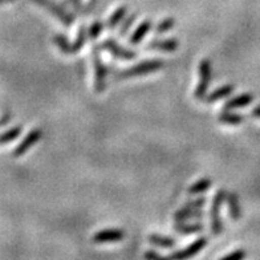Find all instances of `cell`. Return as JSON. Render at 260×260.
<instances>
[{
  "label": "cell",
  "mask_w": 260,
  "mask_h": 260,
  "mask_svg": "<svg viewBox=\"0 0 260 260\" xmlns=\"http://www.w3.org/2000/svg\"><path fill=\"white\" fill-rule=\"evenodd\" d=\"M149 242L153 246L161 247V248H173L175 246V239L171 236L159 235V234H151L149 236Z\"/></svg>",
  "instance_id": "cell-20"
},
{
  "label": "cell",
  "mask_w": 260,
  "mask_h": 260,
  "mask_svg": "<svg viewBox=\"0 0 260 260\" xmlns=\"http://www.w3.org/2000/svg\"><path fill=\"white\" fill-rule=\"evenodd\" d=\"M178 40L177 39H165V40H151L150 43H147L145 49L146 51H158V52H175L178 48Z\"/></svg>",
  "instance_id": "cell-11"
},
{
  "label": "cell",
  "mask_w": 260,
  "mask_h": 260,
  "mask_svg": "<svg viewBox=\"0 0 260 260\" xmlns=\"http://www.w3.org/2000/svg\"><path fill=\"white\" fill-rule=\"evenodd\" d=\"M21 132H23V126H21V125H17V126H14L11 127V129L6 130L4 133L0 134V146L10 144V142L16 140V138L21 134Z\"/></svg>",
  "instance_id": "cell-21"
},
{
  "label": "cell",
  "mask_w": 260,
  "mask_h": 260,
  "mask_svg": "<svg viewBox=\"0 0 260 260\" xmlns=\"http://www.w3.org/2000/svg\"><path fill=\"white\" fill-rule=\"evenodd\" d=\"M165 67V62L162 60H145L138 64L130 67V68L122 69L120 72H117L116 77L117 80H126V79H133V77H138V76H145L150 75V73H155L158 71H161Z\"/></svg>",
  "instance_id": "cell-1"
},
{
  "label": "cell",
  "mask_w": 260,
  "mask_h": 260,
  "mask_svg": "<svg viewBox=\"0 0 260 260\" xmlns=\"http://www.w3.org/2000/svg\"><path fill=\"white\" fill-rule=\"evenodd\" d=\"M92 57L93 67H94V90L96 93H103L106 88L108 69L101 58V48L97 44L92 47Z\"/></svg>",
  "instance_id": "cell-5"
},
{
  "label": "cell",
  "mask_w": 260,
  "mask_h": 260,
  "mask_svg": "<svg viewBox=\"0 0 260 260\" xmlns=\"http://www.w3.org/2000/svg\"><path fill=\"white\" fill-rule=\"evenodd\" d=\"M212 185V181L210 178H202L197 181L195 183H192L190 187H188L187 192L190 195H198V194H202L205 192L206 190H209Z\"/></svg>",
  "instance_id": "cell-22"
},
{
  "label": "cell",
  "mask_w": 260,
  "mask_h": 260,
  "mask_svg": "<svg viewBox=\"0 0 260 260\" xmlns=\"http://www.w3.org/2000/svg\"><path fill=\"white\" fill-rule=\"evenodd\" d=\"M136 19H137V14H132V15H129V16L125 17V19H123L122 25H121L120 29H118V36L123 38V36L127 34V31L130 29V27L133 25V23L136 21Z\"/></svg>",
  "instance_id": "cell-25"
},
{
  "label": "cell",
  "mask_w": 260,
  "mask_h": 260,
  "mask_svg": "<svg viewBox=\"0 0 260 260\" xmlns=\"http://www.w3.org/2000/svg\"><path fill=\"white\" fill-rule=\"evenodd\" d=\"M199 81L195 86L194 97L197 100H203L207 96L209 92V86L212 80V64L210 58L205 57L202 61L199 62Z\"/></svg>",
  "instance_id": "cell-3"
},
{
  "label": "cell",
  "mask_w": 260,
  "mask_h": 260,
  "mask_svg": "<svg viewBox=\"0 0 260 260\" xmlns=\"http://www.w3.org/2000/svg\"><path fill=\"white\" fill-rule=\"evenodd\" d=\"M10 2H15V0H10Z\"/></svg>",
  "instance_id": "cell-31"
},
{
  "label": "cell",
  "mask_w": 260,
  "mask_h": 260,
  "mask_svg": "<svg viewBox=\"0 0 260 260\" xmlns=\"http://www.w3.org/2000/svg\"><path fill=\"white\" fill-rule=\"evenodd\" d=\"M251 116L256 117V118H260V105L255 106V108L251 110Z\"/></svg>",
  "instance_id": "cell-29"
},
{
  "label": "cell",
  "mask_w": 260,
  "mask_h": 260,
  "mask_svg": "<svg viewBox=\"0 0 260 260\" xmlns=\"http://www.w3.org/2000/svg\"><path fill=\"white\" fill-rule=\"evenodd\" d=\"M246 120V117L242 116V114L233 113L230 110H223V113H220L218 116V121L223 125H230V126H238L240 123Z\"/></svg>",
  "instance_id": "cell-19"
},
{
  "label": "cell",
  "mask_w": 260,
  "mask_h": 260,
  "mask_svg": "<svg viewBox=\"0 0 260 260\" xmlns=\"http://www.w3.org/2000/svg\"><path fill=\"white\" fill-rule=\"evenodd\" d=\"M207 242L209 239L206 238V236H201L197 240H194L190 246L185 247L183 250L175 251L169 256V259H177V260H183V259H188V257L195 256L197 253L201 252V251L207 246Z\"/></svg>",
  "instance_id": "cell-8"
},
{
  "label": "cell",
  "mask_w": 260,
  "mask_h": 260,
  "mask_svg": "<svg viewBox=\"0 0 260 260\" xmlns=\"http://www.w3.org/2000/svg\"><path fill=\"white\" fill-rule=\"evenodd\" d=\"M88 31H86V25L82 24L79 29V34H77V39H76L75 43H69L67 40L64 35H55L53 36V41H55V44L57 45L58 49L65 53V55H76L77 52L81 51L84 48V45H85L86 40H88Z\"/></svg>",
  "instance_id": "cell-2"
},
{
  "label": "cell",
  "mask_w": 260,
  "mask_h": 260,
  "mask_svg": "<svg viewBox=\"0 0 260 260\" xmlns=\"http://www.w3.org/2000/svg\"><path fill=\"white\" fill-rule=\"evenodd\" d=\"M227 197L226 190H218L214 195L211 203V210H210V215H211V233L215 236H219L223 233V220L220 215V210L224 199Z\"/></svg>",
  "instance_id": "cell-4"
},
{
  "label": "cell",
  "mask_w": 260,
  "mask_h": 260,
  "mask_svg": "<svg viewBox=\"0 0 260 260\" xmlns=\"http://www.w3.org/2000/svg\"><path fill=\"white\" fill-rule=\"evenodd\" d=\"M34 2L35 3H38L39 6H41V7H44L45 10L48 11V12H51L57 20L61 21L62 24L67 25V27H71V25L75 24L76 17L73 16L71 12H68V11L65 10V8L62 7V4L57 3L55 0H34Z\"/></svg>",
  "instance_id": "cell-6"
},
{
  "label": "cell",
  "mask_w": 260,
  "mask_h": 260,
  "mask_svg": "<svg viewBox=\"0 0 260 260\" xmlns=\"http://www.w3.org/2000/svg\"><path fill=\"white\" fill-rule=\"evenodd\" d=\"M227 201V207H229V214L231 216V219L238 222L242 216V210H240V203L238 194L236 192H227L226 197Z\"/></svg>",
  "instance_id": "cell-16"
},
{
  "label": "cell",
  "mask_w": 260,
  "mask_h": 260,
  "mask_svg": "<svg viewBox=\"0 0 260 260\" xmlns=\"http://www.w3.org/2000/svg\"><path fill=\"white\" fill-rule=\"evenodd\" d=\"M145 257H146V259H149V260H166V259H169L168 256H162L161 253H158V252H155V251H147L146 253H145Z\"/></svg>",
  "instance_id": "cell-27"
},
{
  "label": "cell",
  "mask_w": 260,
  "mask_h": 260,
  "mask_svg": "<svg viewBox=\"0 0 260 260\" xmlns=\"http://www.w3.org/2000/svg\"><path fill=\"white\" fill-rule=\"evenodd\" d=\"M127 11H129L127 10V6H120V7L117 8L113 14L110 15L108 21H106V29H109V31L116 29V27H118V24H120L121 21L126 17Z\"/></svg>",
  "instance_id": "cell-17"
},
{
  "label": "cell",
  "mask_w": 260,
  "mask_h": 260,
  "mask_svg": "<svg viewBox=\"0 0 260 260\" xmlns=\"http://www.w3.org/2000/svg\"><path fill=\"white\" fill-rule=\"evenodd\" d=\"M234 90H235V85H233V84H227V85L219 86V88H216L215 90H212L210 94H207V96L205 97V103L206 104L218 103L219 100L229 97Z\"/></svg>",
  "instance_id": "cell-14"
},
{
  "label": "cell",
  "mask_w": 260,
  "mask_h": 260,
  "mask_svg": "<svg viewBox=\"0 0 260 260\" xmlns=\"http://www.w3.org/2000/svg\"><path fill=\"white\" fill-rule=\"evenodd\" d=\"M3 2H4V0H0V3H3Z\"/></svg>",
  "instance_id": "cell-30"
},
{
  "label": "cell",
  "mask_w": 260,
  "mask_h": 260,
  "mask_svg": "<svg viewBox=\"0 0 260 260\" xmlns=\"http://www.w3.org/2000/svg\"><path fill=\"white\" fill-rule=\"evenodd\" d=\"M104 27H105V25H104V23L101 20L93 21L92 24H90L89 29H88V36H89V39H92L93 41L96 40L100 36V34H101V31L104 29Z\"/></svg>",
  "instance_id": "cell-24"
},
{
  "label": "cell",
  "mask_w": 260,
  "mask_h": 260,
  "mask_svg": "<svg viewBox=\"0 0 260 260\" xmlns=\"http://www.w3.org/2000/svg\"><path fill=\"white\" fill-rule=\"evenodd\" d=\"M11 120H12V114H10V113L4 114V116L0 118V127L4 126V125H7Z\"/></svg>",
  "instance_id": "cell-28"
},
{
  "label": "cell",
  "mask_w": 260,
  "mask_h": 260,
  "mask_svg": "<svg viewBox=\"0 0 260 260\" xmlns=\"http://www.w3.org/2000/svg\"><path fill=\"white\" fill-rule=\"evenodd\" d=\"M175 25V19L174 17H165L164 20L159 21L157 24V27L154 28L155 35H164L166 32H169L170 29H173V27Z\"/></svg>",
  "instance_id": "cell-23"
},
{
  "label": "cell",
  "mask_w": 260,
  "mask_h": 260,
  "mask_svg": "<svg viewBox=\"0 0 260 260\" xmlns=\"http://www.w3.org/2000/svg\"><path fill=\"white\" fill-rule=\"evenodd\" d=\"M41 138H43V130L38 129V127L29 130V133L25 136L24 140L21 141L20 144L15 147V150L12 151V155H14L15 158H19L21 157V155H24L31 147H34L35 145L38 144Z\"/></svg>",
  "instance_id": "cell-9"
},
{
  "label": "cell",
  "mask_w": 260,
  "mask_h": 260,
  "mask_svg": "<svg viewBox=\"0 0 260 260\" xmlns=\"http://www.w3.org/2000/svg\"><path fill=\"white\" fill-rule=\"evenodd\" d=\"M151 28H153V23L151 20H144L136 28V31L132 34V36L129 38V43L132 45H138L141 41L144 40L145 36H146L149 32L151 31Z\"/></svg>",
  "instance_id": "cell-15"
},
{
  "label": "cell",
  "mask_w": 260,
  "mask_h": 260,
  "mask_svg": "<svg viewBox=\"0 0 260 260\" xmlns=\"http://www.w3.org/2000/svg\"><path fill=\"white\" fill-rule=\"evenodd\" d=\"M255 96L251 94V93H243V94H239V96L234 97V99L229 100L223 105V110H234L239 109V108H246V106L250 105L253 101Z\"/></svg>",
  "instance_id": "cell-13"
},
{
  "label": "cell",
  "mask_w": 260,
  "mask_h": 260,
  "mask_svg": "<svg viewBox=\"0 0 260 260\" xmlns=\"http://www.w3.org/2000/svg\"><path fill=\"white\" fill-rule=\"evenodd\" d=\"M205 230V224L203 223H188L185 222H179L175 223L174 231L178 234H182V235H190V234H197V233H202Z\"/></svg>",
  "instance_id": "cell-18"
},
{
  "label": "cell",
  "mask_w": 260,
  "mask_h": 260,
  "mask_svg": "<svg viewBox=\"0 0 260 260\" xmlns=\"http://www.w3.org/2000/svg\"><path fill=\"white\" fill-rule=\"evenodd\" d=\"M123 239V233L118 229L101 230L93 235L92 240L94 243H113V242H121Z\"/></svg>",
  "instance_id": "cell-10"
},
{
  "label": "cell",
  "mask_w": 260,
  "mask_h": 260,
  "mask_svg": "<svg viewBox=\"0 0 260 260\" xmlns=\"http://www.w3.org/2000/svg\"><path fill=\"white\" fill-rule=\"evenodd\" d=\"M101 47H104V49L109 52L113 57L118 58V60H123V61H129V60H134V58L137 57L136 52L123 48L122 45L118 44L114 39H106V40H104Z\"/></svg>",
  "instance_id": "cell-7"
},
{
  "label": "cell",
  "mask_w": 260,
  "mask_h": 260,
  "mask_svg": "<svg viewBox=\"0 0 260 260\" xmlns=\"http://www.w3.org/2000/svg\"><path fill=\"white\" fill-rule=\"evenodd\" d=\"M246 256H247L246 251L242 250V248H239V250H235L234 252L224 255L222 259L223 260H242V259H244Z\"/></svg>",
  "instance_id": "cell-26"
},
{
  "label": "cell",
  "mask_w": 260,
  "mask_h": 260,
  "mask_svg": "<svg viewBox=\"0 0 260 260\" xmlns=\"http://www.w3.org/2000/svg\"><path fill=\"white\" fill-rule=\"evenodd\" d=\"M205 211L202 209H192V207H188V206L183 205L182 209H179L178 211L174 214V220L175 223L179 222H186L188 219H202L205 216Z\"/></svg>",
  "instance_id": "cell-12"
}]
</instances>
